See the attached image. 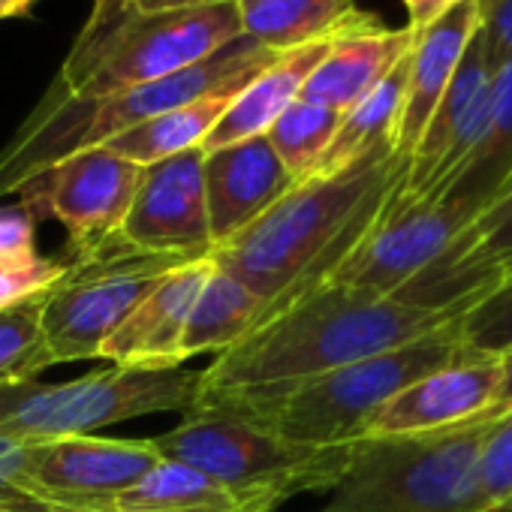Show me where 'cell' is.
I'll use <instances>...</instances> for the list:
<instances>
[{
    "label": "cell",
    "mask_w": 512,
    "mask_h": 512,
    "mask_svg": "<svg viewBox=\"0 0 512 512\" xmlns=\"http://www.w3.org/2000/svg\"><path fill=\"white\" fill-rule=\"evenodd\" d=\"M404 175V160L377 151L338 175L308 178L217 244L211 263L260 296V326L335 275Z\"/></svg>",
    "instance_id": "1"
},
{
    "label": "cell",
    "mask_w": 512,
    "mask_h": 512,
    "mask_svg": "<svg viewBox=\"0 0 512 512\" xmlns=\"http://www.w3.org/2000/svg\"><path fill=\"white\" fill-rule=\"evenodd\" d=\"M458 317L461 311H422L392 296L323 284L217 353L202 371L196 401L287 389L404 347Z\"/></svg>",
    "instance_id": "2"
},
{
    "label": "cell",
    "mask_w": 512,
    "mask_h": 512,
    "mask_svg": "<svg viewBox=\"0 0 512 512\" xmlns=\"http://www.w3.org/2000/svg\"><path fill=\"white\" fill-rule=\"evenodd\" d=\"M278 55L244 34L217 49L211 58L166 79L136 85L103 97H43L13 142L0 151V193H19L58 160L100 148L109 139L199 97L241 91Z\"/></svg>",
    "instance_id": "3"
},
{
    "label": "cell",
    "mask_w": 512,
    "mask_h": 512,
    "mask_svg": "<svg viewBox=\"0 0 512 512\" xmlns=\"http://www.w3.org/2000/svg\"><path fill=\"white\" fill-rule=\"evenodd\" d=\"M461 320V317H458ZM458 320L404 347L326 371L314 380L269 389L205 398L193 407H214L284 440L308 446H341L362 440L368 422L410 383L446 365L476 359L458 341Z\"/></svg>",
    "instance_id": "4"
},
{
    "label": "cell",
    "mask_w": 512,
    "mask_h": 512,
    "mask_svg": "<svg viewBox=\"0 0 512 512\" xmlns=\"http://www.w3.org/2000/svg\"><path fill=\"white\" fill-rule=\"evenodd\" d=\"M241 37L235 0L187 10L94 4L49 97H103L181 73Z\"/></svg>",
    "instance_id": "5"
},
{
    "label": "cell",
    "mask_w": 512,
    "mask_h": 512,
    "mask_svg": "<svg viewBox=\"0 0 512 512\" xmlns=\"http://www.w3.org/2000/svg\"><path fill=\"white\" fill-rule=\"evenodd\" d=\"M148 440L160 458L205 473L266 512L308 491H332L356 449L293 443L214 407H190L175 428Z\"/></svg>",
    "instance_id": "6"
},
{
    "label": "cell",
    "mask_w": 512,
    "mask_h": 512,
    "mask_svg": "<svg viewBox=\"0 0 512 512\" xmlns=\"http://www.w3.org/2000/svg\"><path fill=\"white\" fill-rule=\"evenodd\" d=\"M494 419L419 437L356 440L347 473L317 512H479L476 452Z\"/></svg>",
    "instance_id": "7"
},
{
    "label": "cell",
    "mask_w": 512,
    "mask_h": 512,
    "mask_svg": "<svg viewBox=\"0 0 512 512\" xmlns=\"http://www.w3.org/2000/svg\"><path fill=\"white\" fill-rule=\"evenodd\" d=\"M202 371L187 368H106L79 380L43 386L37 380L0 389V437L40 443L58 437L94 434L106 425L187 413L199 398Z\"/></svg>",
    "instance_id": "8"
},
{
    "label": "cell",
    "mask_w": 512,
    "mask_h": 512,
    "mask_svg": "<svg viewBox=\"0 0 512 512\" xmlns=\"http://www.w3.org/2000/svg\"><path fill=\"white\" fill-rule=\"evenodd\" d=\"M175 266V256L139 253L118 238L67 263L43 296V335L55 365L97 359L106 338Z\"/></svg>",
    "instance_id": "9"
},
{
    "label": "cell",
    "mask_w": 512,
    "mask_h": 512,
    "mask_svg": "<svg viewBox=\"0 0 512 512\" xmlns=\"http://www.w3.org/2000/svg\"><path fill=\"white\" fill-rule=\"evenodd\" d=\"M157 461L148 437H58L22 443L19 485L43 512H85L94 503L130 491Z\"/></svg>",
    "instance_id": "10"
},
{
    "label": "cell",
    "mask_w": 512,
    "mask_h": 512,
    "mask_svg": "<svg viewBox=\"0 0 512 512\" xmlns=\"http://www.w3.org/2000/svg\"><path fill=\"white\" fill-rule=\"evenodd\" d=\"M401 184L326 284L395 296L404 284L425 272L461 232L464 220L449 205L407 196Z\"/></svg>",
    "instance_id": "11"
},
{
    "label": "cell",
    "mask_w": 512,
    "mask_h": 512,
    "mask_svg": "<svg viewBox=\"0 0 512 512\" xmlns=\"http://www.w3.org/2000/svg\"><path fill=\"white\" fill-rule=\"evenodd\" d=\"M139 172L142 166L100 145L58 160L19 193H28L25 205H43L55 214L70 235L73 253L82 256L118 238Z\"/></svg>",
    "instance_id": "12"
},
{
    "label": "cell",
    "mask_w": 512,
    "mask_h": 512,
    "mask_svg": "<svg viewBox=\"0 0 512 512\" xmlns=\"http://www.w3.org/2000/svg\"><path fill=\"white\" fill-rule=\"evenodd\" d=\"M205 151L193 148L145 166L121 223L118 241L139 253L175 256L181 263L211 260V229L202 184Z\"/></svg>",
    "instance_id": "13"
},
{
    "label": "cell",
    "mask_w": 512,
    "mask_h": 512,
    "mask_svg": "<svg viewBox=\"0 0 512 512\" xmlns=\"http://www.w3.org/2000/svg\"><path fill=\"white\" fill-rule=\"evenodd\" d=\"M512 275V184L470 217L437 260L392 299L422 311H467Z\"/></svg>",
    "instance_id": "14"
},
{
    "label": "cell",
    "mask_w": 512,
    "mask_h": 512,
    "mask_svg": "<svg viewBox=\"0 0 512 512\" xmlns=\"http://www.w3.org/2000/svg\"><path fill=\"white\" fill-rule=\"evenodd\" d=\"M500 386V359H464L425 374L398 392L362 431L374 437H419L461 428L479 416H491Z\"/></svg>",
    "instance_id": "15"
},
{
    "label": "cell",
    "mask_w": 512,
    "mask_h": 512,
    "mask_svg": "<svg viewBox=\"0 0 512 512\" xmlns=\"http://www.w3.org/2000/svg\"><path fill=\"white\" fill-rule=\"evenodd\" d=\"M202 184L214 247L238 235L296 187L266 136L208 151Z\"/></svg>",
    "instance_id": "16"
},
{
    "label": "cell",
    "mask_w": 512,
    "mask_h": 512,
    "mask_svg": "<svg viewBox=\"0 0 512 512\" xmlns=\"http://www.w3.org/2000/svg\"><path fill=\"white\" fill-rule=\"evenodd\" d=\"M208 272L211 260H196L163 275L154 290L130 311V317L106 338L97 359L112 362V368H181L184 326Z\"/></svg>",
    "instance_id": "17"
},
{
    "label": "cell",
    "mask_w": 512,
    "mask_h": 512,
    "mask_svg": "<svg viewBox=\"0 0 512 512\" xmlns=\"http://www.w3.org/2000/svg\"><path fill=\"white\" fill-rule=\"evenodd\" d=\"M476 28H479L476 0H455L437 22L413 34L407 88H404L395 139H392V151L398 160L410 163V154L416 151Z\"/></svg>",
    "instance_id": "18"
},
{
    "label": "cell",
    "mask_w": 512,
    "mask_h": 512,
    "mask_svg": "<svg viewBox=\"0 0 512 512\" xmlns=\"http://www.w3.org/2000/svg\"><path fill=\"white\" fill-rule=\"evenodd\" d=\"M235 7L241 34L275 55L386 28L356 0H235Z\"/></svg>",
    "instance_id": "19"
},
{
    "label": "cell",
    "mask_w": 512,
    "mask_h": 512,
    "mask_svg": "<svg viewBox=\"0 0 512 512\" xmlns=\"http://www.w3.org/2000/svg\"><path fill=\"white\" fill-rule=\"evenodd\" d=\"M512 184V58L497 67L491 88V118L476 151L428 196L449 205L464 223L491 205Z\"/></svg>",
    "instance_id": "20"
},
{
    "label": "cell",
    "mask_w": 512,
    "mask_h": 512,
    "mask_svg": "<svg viewBox=\"0 0 512 512\" xmlns=\"http://www.w3.org/2000/svg\"><path fill=\"white\" fill-rule=\"evenodd\" d=\"M410 46H413L410 28L401 31L380 28V31L344 37L329 46L326 58L308 76L302 88V100L344 115L392 73V67L410 52Z\"/></svg>",
    "instance_id": "21"
},
{
    "label": "cell",
    "mask_w": 512,
    "mask_h": 512,
    "mask_svg": "<svg viewBox=\"0 0 512 512\" xmlns=\"http://www.w3.org/2000/svg\"><path fill=\"white\" fill-rule=\"evenodd\" d=\"M332 43L296 49L278 55L263 73H256L229 103V109L220 115L208 139L202 142V151H217L235 142H247L256 136H266L269 127L284 115L287 106H293L302 97V88L308 76L317 70V64L326 58Z\"/></svg>",
    "instance_id": "22"
},
{
    "label": "cell",
    "mask_w": 512,
    "mask_h": 512,
    "mask_svg": "<svg viewBox=\"0 0 512 512\" xmlns=\"http://www.w3.org/2000/svg\"><path fill=\"white\" fill-rule=\"evenodd\" d=\"M407 67H410V52L392 67V73L371 94H365L353 109L341 115V124L311 178L338 175L377 151H392L404 88H407Z\"/></svg>",
    "instance_id": "23"
},
{
    "label": "cell",
    "mask_w": 512,
    "mask_h": 512,
    "mask_svg": "<svg viewBox=\"0 0 512 512\" xmlns=\"http://www.w3.org/2000/svg\"><path fill=\"white\" fill-rule=\"evenodd\" d=\"M85 512H266L253 503H244L220 482L205 473L178 464L157 461L130 491L94 503Z\"/></svg>",
    "instance_id": "24"
},
{
    "label": "cell",
    "mask_w": 512,
    "mask_h": 512,
    "mask_svg": "<svg viewBox=\"0 0 512 512\" xmlns=\"http://www.w3.org/2000/svg\"><path fill=\"white\" fill-rule=\"evenodd\" d=\"M263 302L241 281L226 275L211 263V272L193 302V311L181 338V359H193L202 353H223L235 341H241L260 320Z\"/></svg>",
    "instance_id": "25"
},
{
    "label": "cell",
    "mask_w": 512,
    "mask_h": 512,
    "mask_svg": "<svg viewBox=\"0 0 512 512\" xmlns=\"http://www.w3.org/2000/svg\"><path fill=\"white\" fill-rule=\"evenodd\" d=\"M235 94L238 91H217V94L199 97L193 103H184L172 112H163L127 133L109 139L103 148H109L112 154H118L142 169L154 166L160 160H169L175 154L202 148V142L208 139V133L220 121V115L229 109Z\"/></svg>",
    "instance_id": "26"
},
{
    "label": "cell",
    "mask_w": 512,
    "mask_h": 512,
    "mask_svg": "<svg viewBox=\"0 0 512 512\" xmlns=\"http://www.w3.org/2000/svg\"><path fill=\"white\" fill-rule=\"evenodd\" d=\"M341 124V115L308 103V100H296L293 106L284 109V115L269 127L266 139L275 148L278 160L284 163V169L293 175L296 184L308 181L320 163V157L326 154L335 130Z\"/></svg>",
    "instance_id": "27"
},
{
    "label": "cell",
    "mask_w": 512,
    "mask_h": 512,
    "mask_svg": "<svg viewBox=\"0 0 512 512\" xmlns=\"http://www.w3.org/2000/svg\"><path fill=\"white\" fill-rule=\"evenodd\" d=\"M43 296L0 311V389L31 383L55 365L43 335Z\"/></svg>",
    "instance_id": "28"
},
{
    "label": "cell",
    "mask_w": 512,
    "mask_h": 512,
    "mask_svg": "<svg viewBox=\"0 0 512 512\" xmlns=\"http://www.w3.org/2000/svg\"><path fill=\"white\" fill-rule=\"evenodd\" d=\"M458 341L476 359H497L512 350V275L461 314Z\"/></svg>",
    "instance_id": "29"
},
{
    "label": "cell",
    "mask_w": 512,
    "mask_h": 512,
    "mask_svg": "<svg viewBox=\"0 0 512 512\" xmlns=\"http://www.w3.org/2000/svg\"><path fill=\"white\" fill-rule=\"evenodd\" d=\"M473 491L479 512H491L512 497V410L497 416L479 443Z\"/></svg>",
    "instance_id": "30"
},
{
    "label": "cell",
    "mask_w": 512,
    "mask_h": 512,
    "mask_svg": "<svg viewBox=\"0 0 512 512\" xmlns=\"http://www.w3.org/2000/svg\"><path fill=\"white\" fill-rule=\"evenodd\" d=\"M67 272L64 260L37 256L31 263H0V311L25 305L52 290Z\"/></svg>",
    "instance_id": "31"
},
{
    "label": "cell",
    "mask_w": 512,
    "mask_h": 512,
    "mask_svg": "<svg viewBox=\"0 0 512 512\" xmlns=\"http://www.w3.org/2000/svg\"><path fill=\"white\" fill-rule=\"evenodd\" d=\"M37 217L31 205L0 208V263L37 260Z\"/></svg>",
    "instance_id": "32"
},
{
    "label": "cell",
    "mask_w": 512,
    "mask_h": 512,
    "mask_svg": "<svg viewBox=\"0 0 512 512\" xmlns=\"http://www.w3.org/2000/svg\"><path fill=\"white\" fill-rule=\"evenodd\" d=\"M476 7L488 55L500 67L512 58V0H476Z\"/></svg>",
    "instance_id": "33"
},
{
    "label": "cell",
    "mask_w": 512,
    "mask_h": 512,
    "mask_svg": "<svg viewBox=\"0 0 512 512\" xmlns=\"http://www.w3.org/2000/svg\"><path fill=\"white\" fill-rule=\"evenodd\" d=\"M19 467H22V443L0 437V509L43 512V506L34 503L22 491V485H19Z\"/></svg>",
    "instance_id": "34"
},
{
    "label": "cell",
    "mask_w": 512,
    "mask_h": 512,
    "mask_svg": "<svg viewBox=\"0 0 512 512\" xmlns=\"http://www.w3.org/2000/svg\"><path fill=\"white\" fill-rule=\"evenodd\" d=\"M455 4V0H404V7H407V16H410V31L419 34L425 31L431 22H437L449 7Z\"/></svg>",
    "instance_id": "35"
},
{
    "label": "cell",
    "mask_w": 512,
    "mask_h": 512,
    "mask_svg": "<svg viewBox=\"0 0 512 512\" xmlns=\"http://www.w3.org/2000/svg\"><path fill=\"white\" fill-rule=\"evenodd\" d=\"M100 7H130L142 13L154 10H187V7H208V4H223V0H94Z\"/></svg>",
    "instance_id": "36"
},
{
    "label": "cell",
    "mask_w": 512,
    "mask_h": 512,
    "mask_svg": "<svg viewBox=\"0 0 512 512\" xmlns=\"http://www.w3.org/2000/svg\"><path fill=\"white\" fill-rule=\"evenodd\" d=\"M500 359V386H497V395H494V404H491V416H503L512 410V350L497 356Z\"/></svg>",
    "instance_id": "37"
},
{
    "label": "cell",
    "mask_w": 512,
    "mask_h": 512,
    "mask_svg": "<svg viewBox=\"0 0 512 512\" xmlns=\"http://www.w3.org/2000/svg\"><path fill=\"white\" fill-rule=\"evenodd\" d=\"M37 4H40V0H0V22H4V19H22Z\"/></svg>",
    "instance_id": "38"
},
{
    "label": "cell",
    "mask_w": 512,
    "mask_h": 512,
    "mask_svg": "<svg viewBox=\"0 0 512 512\" xmlns=\"http://www.w3.org/2000/svg\"><path fill=\"white\" fill-rule=\"evenodd\" d=\"M491 512H512V497H509V500H503L500 506H494Z\"/></svg>",
    "instance_id": "39"
},
{
    "label": "cell",
    "mask_w": 512,
    "mask_h": 512,
    "mask_svg": "<svg viewBox=\"0 0 512 512\" xmlns=\"http://www.w3.org/2000/svg\"><path fill=\"white\" fill-rule=\"evenodd\" d=\"M0 512H13V509H0Z\"/></svg>",
    "instance_id": "40"
}]
</instances>
